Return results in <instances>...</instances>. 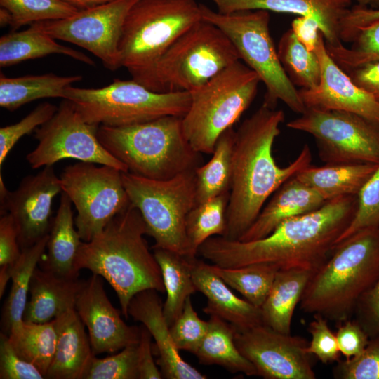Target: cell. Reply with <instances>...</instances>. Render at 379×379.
<instances>
[{
    "label": "cell",
    "instance_id": "obj_42",
    "mask_svg": "<svg viewBox=\"0 0 379 379\" xmlns=\"http://www.w3.org/2000/svg\"><path fill=\"white\" fill-rule=\"evenodd\" d=\"M357 198L356 213L338 238L336 245L361 230L379 226V164L361 189Z\"/></svg>",
    "mask_w": 379,
    "mask_h": 379
},
{
    "label": "cell",
    "instance_id": "obj_24",
    "mask_svg": "<svg viewBox=\"0 0 379 379\" xmlns=\"http://www.w3.org/2000/svg\"><path fill=\"white\" fill-rule=\"evenodd\" d=\"M57 334L55 354L45 378L81 379L94 355L85 325L75 309L53 319Z\"/></svg>",
    "mask_w": 379,
    "mask_h": 379
},
{
    "label": "cell",
    "instance_id": "obj_38",
    "mask_svg": "<svg viewBox=\"0 0 379 379\" xmlns=\"http://www.w3.org/2000/svg\"><path fill=\"white\" fill-rule=\"evenodd\" d=\"M230 192L197 204L188 214L186 232L193 253L208 239L223 236L226 229V211Z\"/></svg>",
    "mask_w": 379,
    "mask_h": 379
},
{
    "label": "cell",
    "instance_id": "obj_43",
    "mask_svg": "<svg viewBox=\"0 0 379 379\" xmlns=\"http://www.w3.org/2000/svg\"><path fill=\"white\" fill-rule=\"evenodd\" d=\"M208 329V321L199 316L190 297L185 301L180 316L170 326L172 338L179 350L196 354Z\"/></svg>",
    "mask_w": 379,
    "mask_h": 379
},
{
    "label": "cell",
    "instance_id": "obj_10",
    "mask_svg": "<svg viewBox=\"0 0 379 379\" xmlns=\"http://www.w3.org/2000/svg\"><path fill=\"white\" fill-rule=\"evenodd\" d=\"M81 117L97 126H122L161 117H184L191 102L190 92L158 93L135 81L114 79L98 88H66L65 97Z\"/></svg>",
    "mask_w": 379,
    "mask_h": 379
},
{
    "label": "cell",
    "instance_id": "obj_7",
    "mask_svg": "<svg viewBox=\"0 0 379 379\" xmlns=\"http://www.w3.org/2000/svg\"><path fill=\"white\" fill-rule=\"evenodd\" d=\"M260 79L241 60L190 92L182 117L186 138L199 153L212 154L219 137L239 119L257 95Z\"/></svg>",
    "mask_w": 379,
    "mask_h": 379
},
{
    "label": "cell",
    "instance_id": "obj_32",
    "mask_svg": "<svg viewBox=\"0 0 379 379\" xmlns=\"http://www.w3.org/2000/svg\"><path fill=\"white\" fill-rule=\"evenodd\" d=\"M166 293L163 312L170 326L181 314L185 301L197 289L193 281L190 258L161 248L153 247Z\"/></svg>",
    "mask_w": 379,
    "mask_h": 379
},
{
    "label": "cell",
    "instance_id": "obj_22",
    "mask_svg": "<svg viewBox=\"0 0 379 379\" xmlns=\"http://www.w3.org/2000/svg\"><path fill=\"white\" fill-rule=\"evenodd\" d=\"M190 263L197 291L207 299V304L203 308L205 313L220 317L237 331L263 324L260 308L237 296L213 271L211 265L196 257L190 258Z\"/></svg>",
    "mask_w": 379,
    "mask_h": 379
},
{
    "label": "cell",
    "instance_id": "obj_40",
    "mask_svg": "<svg viewBox=\"0 0 379 379\" xmlns=\"http://www.w3.org/2000/svg\"><path fill=\"white\" fill-rule=\"evenodd\" d=\"M0 5L11 13L10 26L13 30L28 24L64 18L79 11L62 0H0Z\"/></svg>",
    "mask_w": 379,
    "mask_h": 379
},
{
    "label": "cell",
    "instance_id": "obj_11",
    "mask_svg": "<svg viewBox=\"0 0 379 379\" xmlns=\"http://www.w3.org/2000/svg\"><path fill=\"white\" fill-rule=\"evenodd\" d=\"M239 60L225 34L202 19L185 32L159 60L152 91L191 92Z\"/></svg>",
    "mask_w": 379,
    "mask_h": 379
},
{
    "label": "cell",
    "instance_id": "obj_41",
    "mask_svg": "<svg viewBox=\"0 0 379 379\" xmlns=\"http://www.w3.org/2000/svg\"><path fill=\"white\" fill-rule=\"evenodd\" d=\"M81 379H139L138 343L102 359L93 355Z\"/></svg>",
    "mask_w": 379,
    "mask_h": 379
},
{
    "label": "cell",
    "instance_id": "obj_50",
    "mask_svg": "<svg viewBox=\"0 0 379 379\" xmlns=\"http://www.w3.org/2000/svg\"><path fill=\"white\" fill-rule=\"evenodd\" d=\"M357 320L369 338L379 334V279L359 300L356 310Z\"/></svg>",
    "mask_w": 379,
    "mask_h": 379
},
{
    "label": "cell",
    "instance_id": "obj_12",
    "mask_svg": "<svg viewBox=\"0 0 379 379\" xmlns=\"http://www.w3.org/2000/svg\"><path fill=\"white\" fill-rule=\"evenodd\" d=\"M79 161L60 175L62 192L75 206L74 223L83 241H91L131 202L122 180V171L107 165Z\"/></svg>",
    "mask_w": 379,
    "mask_h": 379
},
{
    "label": "cell",
    "instance_id": "obj_34",
    "mask_svg": "<svg viewBox=\"0 0 379 379\" xmlns=\"http://www.w3.org/2000/svg\"><path fill=\"white\" fill-rule=\"evenodd\" d=\"M235 131H225L218 139L211 159L195 169L197 204L230 190Z\"/></svg>",
    "mask_w": 379,
    "mask_h": 379
},
{
    "label": "cell",
    "instance_id": "obj_25",
    "mask_svg": "<svg viewBox=\"0 0 379 379\" xmlns=\"http://www.w3.org/2000/svg\"><path fill=\"white\" fill-rule=\"evenodd\" d=\"M82 280L58 277L36 267L31 279L30 299L22 319L42 324L51 321L69 310L74 309Z\"/></svg>",
    "mask_w": 379,
    "mask_h": 379
},
{
    "label": "cell",
    "instance_id": "obj_4",
    "mask_svg": "<svg viewBox=\"0 0 379 379\" xmlns=\"http://www.w3.org/2000/svg\"><path fill=\"white\" fill-rule=\"evenodd\" d=\"M379 279V226L361 230L335 247L311 277L300 301L307 313L340 323Z\"/></svg>",
    "mask_w": 379,
    "mask_h": 379
},
{
    "label": "cell",
    "instance_id": "obj_36",
    "mask_svg": "<svg viewBox=\"0 0 379 379\" xmlns=\"http://www.w3.org/2000/svg\"><path fill=\"white\" fill-rule=\"evenodd\" d=\"M279 60L291 82L300 89L317 88L321 81V65L315 51L308 50L289 29L279 41Z\"/></svg>",
    "mask_w": 379,
    "mask_h": 379
},
{
    "label": "cell",
    "instance_id": "obj_13",
    "mask_svg": "<svg viewBox=\"0 0 379 379\" xmlns=\"http://www.w3.org/2000/svg\"><path fill=\"white\" fill-rule=\"evenodd\" d=\"M287 126L312 135L326 164H379V124L360 115L307 107Z\"/></svg>",
    "mask_w": 379,
    "mask_h": 379
},
{
    "label": "cell",
    "instance_id": "obj_27",
    "mask_svg": "<svg viewBox=\"0 0 379 379\" xmlns=\"http://www.w3.org/2000/svg\"><path fill=\"white\" fill-rule=\"evenodd\" d=\"M378 164L339 163L323 166H307L295 177L316 190L327 201L348 195H358Z\"/></svg>",
    "mask_w": 379,
    "mask_h": 379
},
{
    "label": "cell",
    "instance_id": "obj_53",
    "mask_svg": "<svg viewBox=\"0 0 379 379\" xmlns=\"http://www.w3.org/2000/svg\"><path fill=\"white\" fill-rule=\"evenodd\" d=\"M353 82L379 100V61L345 71Z\"/></svg>",
    "mask_w": 379,
    "mask_h": 379
},
{
    "label": "cell",
    "instance_id": "obj_9",
    "mask_svg": "<svg viewBox=\"0 0 379 379\" xmlns=\"http://www.w3.org/2000/svg\"><path fill=\"white\" fill-rule=\"evenodd\" d=\"M195 170L164 180L122 172L131 204L140 211L153 247L194 258L186 232V220L197 205Z\"/></svg>",
    "mask_w": 379,
    "mask_h": 379
},
{
    "label": "cell",
    "instance_id": "obj_48",
    "mask_svg": "<svg viewBox=\"0 0 379 379\" xmlns=\"http://www.w3.org/2000/svg\"><path fill=\"white\" fill-rule=\"evenodd\" d=\"M0 378L43 379L44 376L32 364L22 359L13 348L8 335L0 333Z\"/></svg>",
    "mask_w": 379,
    "mask_h": 379
},
{
    "label": "cell",
    "instance_id": "obj_15",
    "mask_svg": "<svg viewBox=\"0 0 379 379\" xmlns=\"http://www.w3.org/2000/svg\"><path fill=\"white\" fill-rule=\"evenodd\" d=\"M138 0H113L79 10L68 17L30 26L56 40L79 46L98 58L111 71L121 67L119 44L125 19Z\"/></svg>",
    "mask_w": 379,
    "mask_h": 379
},
{
    "label": "cell",
    "instance_id": "obj_6",
    "mask_svg": "<svg viewBox=\"0 0 379 379\" xmlns=\"http://www.w3.org/2000/svg\"><path fill=\"white\" fill-rule=\"evenodd\" d=\"M202 20L196 0H138L130 9L119 44L121 67L152 91L156 66L171 45Z\"/></svg>",
    "mask_w": 379,
    "mask_h": 379
},
{
    "label": "cell",
    "instance_id": "obj_19",
    "mask_svg": "<svg viewBox=\"0 0 379 379\" xmlns=\"http://www.w3.org/2000/svg\"><path fill=\"white\" fill-rule=\"evenodd\" d=\"M315 52L321 65L320 84L313 90H298L306 108L349 112L379 124V100L355 84L331 57L322 33Z\"/></svg>",
    "mask_w": 379,
    "mask_h": 379
},
{
    "label": "cell",
    "instance_id": "obj_14",
    "mask_svg": "<svg viewBox=\"0 0 379 379\" xmlns=\"http://www.w3.org/2000/svg\"><path fill=\"white\" fill-rule=\"evenodd\" d=\"M98 127L86 122L72 103L64 99L54 115L35 130L38 145L27 154L26 160L33 169L73 159L128 172L126 166L100 143Z\"/></svg>",
    "mask_w": 379,
    "mask_h": 379
},
{
    "label": "cell",
    "instance_id": "obj_46",
    "mask_svg": "<svg viewBox=\"0 0 379 379\" xmlns=\"http://www.w3.org/2000/svg\"><path fill=\"white\" fill-rule=\"evenodd\" d=\"M22 253L18 232L11 215L8 213L0 218V297L11 279L13 267Z\"/></svg>",
    "mask_w": 379,
    "mask_h": 379
},
{
    "label": "cell",
    "instance_id": "obj_26",
    "mask_svg": "<svg viewBox=\"0 0 379 379\" xmlns=\"http://www.w3.org/2000/svg\"><path fill=\"white\" fill-rule=\"evenodd\" d=\"M72 202L61 192L59 207L53 219L46 244L47 254L39 267L67 279H77V255L83 241L76 228Z\"/></svg>",
    "mask_w": 379,
    "mask_h": 379
},
{
    "label": "cell",
    "instance_id": "obj_16",
    "mask_svg": "<svg viewBox=\"0 0 379 379\" xmlns=\"http://www.w3.org/2000/svg\"><path fill=\"white\" fill-rule=\"evenodd\" d=\"M235 344L265 379H315L309 343L260 324L234 332Z\"/></svg>",
    "mask_w": 379,
    "mask_h": 379
},
{
    "label": "cell",
    "instance_id": "obj_1",
    "mask_svg": "<svg viewBox=\"0 0 379 379\" xmlns=\"http://www.w3.org/2000/svg\"><path fill=\"white\" fill-rule=\"evenodd\" d=\"M357 205V195L339 197L315 211L282 222L268 235L256 240L212 237L199 246L197 253L220 267L265 263L279 270L300 269L314 274L331 255Z\"/></svg>",
    "mask_w": 379,
    "mask_h": 379
},
{
    "label": "cell",
    "instance_id": "obj_55",
    "mask_svg": "<svg viewBox=\"0 0 379 379\" xmlns=\"http://www.w3.org/2000/svg\"><path fill=\"white\" fill-rule=\"evenodd\" d=\"M78 10L88 8L109 3L113 0H62Z\"/></svg>",
    "mask_w": 379,
    "mask_h": 379
},
{
    "label": "cell",
    "instance_id": "obj_5",
    "mask_svg": "<svg viewBox=\"0 0 379 379\" xmlns=\"http://www.w3.org/2000/svg\"><path fill=\"white\" fill-rule=\"evenodd\" d=\"M97 136L102 146L123 163L128 172L164 180L201 166L183 131L182 117L168 115L122 126L100 125Z\"/></svg>",
    "mask_w": 379,
    "mask_h": 379
},
{
    "label": "cell",
    "instance_id": "obj_31",
    "mask_svg": "<svg viewBox=\"0 0 379 379\" xmlns=\"http://www.w3.org/2000/svg\"><path fill=\"white\" fill-rule=\"evenodd\" d=\"M207 332L195 354L204 365H218L233 373L258 376L254 366L238 350L234 342L235 328L220 317L212 314Z\"/></svg>",
    "mask_w": 379,
    "mask_h": 379
},
{
    "label": "cell",
    "instance_id": "obj_29",
    "mask_svg": "<svg viewBox=\"0 0 379 379\" xmlns=\"http://www.w3.org/2000/svg\"><path fill=\"white\" fill-rule=\"evenodd\" d=\"M55 40L31 26L25 30H14L3 35L0 38V67H9L51 54L67 55L86 65H95V62L87 55Z\"/></svg>",
    "mask_w": 379,
    "mask_h": 379
},
{
    "label": "cell",
    "instance_id": "obj_8",
    "mask_svg": "<svg viewBox=\"0 0 379 379\" xmlns=\"http://www.w3.org/2000/svg\"><path fill=\"white\" fill-rule=\"evenodd\" d=\"M201 17L220 29L236 48L240 60L253 70L264 83L263 103L275 108L279 100L292 111L306 110L298 90L286 73L270 31V15L264 10L220 13L200 4Z\"/></svg>",
    "mask_w": 379,
    "mask_h": 379
},
{
    "label": "cell",
    "instance_id": "obj_52",
    "mask_svg": "<svg viewBox=\"0 0 379 379\" xmlns=\"http://www.w3.org/2000/svg\"><path fill=\"white\" fill-rule=\"evenodd\" d=\"M152 338L147 328L142 326L138 343L139 379L163 378L162 373L157 366L152 356Z\"/></svg>",
    "mask_w": 379,
    "mask_h": 379
},
{
    "label": "cell",
    "instance_id": "obj_28",
    "mask_svg": "<svg viewBox=\"0 0 379 379\" xmlns=\"http://www.w3.org/2000/svg\"><path fill=\"white\" fill-rule=\"evenodd\" d=\"M312 272L300 269L277 272L270 293L260 307L263 324L283 333H291L295 307Z\"/></svg>",
    "mask_w": 379,
    "mask_h": 379
},
{
    "label": "cell",
    "instance_id": "obj_47",
    "mask_svg": "<svg viewBox=\"0 0 379 379\" xmlns=\"http://www.w3.org/2000/svg\"><path fill=\"white\" fill-rule=\"evenodd\" d=\"M308 331L311 340L307 352L314 355L324 364H329L340 360V352L336 335L328 325V319L319 314H314L313 320L309 324Z\"/></svg>",
    "mask_w": 379,
    "mask_h": 379
},
{
    "label": "cell",
    "instance_id": "obj_23",
    "mask_svg": "<svg viewBox=\"0 0 379 379\" xmlns=\"http://www.w3.org/2000/svg\"><path fill=\"white\" fill-rule=\"evenodd\" d=\"M325 202L316 190L295 175L274 192L253 223L238 240L248 241L262 238L282 222L315 211Z\"/></svg>",
    "mask_w": 379,
    "mask_h": 379
},
{
    "label": "cell",
    "instance_id": "obj_51",
    "mask_svg": "<svg viewBox=\"0 0 379 379\" xmlns=\"http://www.w3.org/2000/svg\"><path fill=\"white\" fill-rule=\"evenodd\" d=\"M379 18V8L355 4L341 22L340 37L342 41L352 42L355 32L360 27Z\"/></svg>",
    "mask_w": 379,
    "mask_h": 379
},
{
    "label": "cell",
    "instance_id": "obj_45",
    "mask_svg": "<svg viewBox=\"0 0 379 379\" xmlns=\"http://www.w3.org/2000/svg\"><path fill=\"white\" fill-rule=\"evenodd\" d=\"M333 368L336 379H379V334L370 338L358 356L339 360Z\"/></svg>",
    "mask_w": 379,
    "mask_h": 379
},
{
    "label": "cell",
    "instance_id": "obj_33",
    "mask_svg": "<svg viewBox=\"0 0 379 379\" xmlns=\"http://www.w3.org/2000/svg\"><path fill=\"white\" fill-rule=\"evenodd\" d=\"M48 239V234L31 247L22 250L13 267L12 285L2 308L1 320V332L6 335L23 321L31 279L46 249Z\"/></svg>",
    "mask_w": 379,
    "mask_h": 379
},
{
    "label": "cell",
    "instance_id": "obj_17",
    "mask_svg": "<svg viewBox=\"0 0 379 379\" xmlns=\"http://www.w3.org/2000/svg\"><path fill=\"white\" fill-rule=\"evenodd\" d=\"M61 192L60 177L53 166H46L37 174L25 177L15 190L8 192L0 203L1 215L8 213L11 215L21 250L48 234L53 219V201Z\"/></svg>",
    "mask_w": 379,
    "mask_h": 379
},
{
    "label": "cell",
    "instance_id": "obj_37",
    "mask_svg": "<svg viewBox=\"0 0 379 379\" xmlns=\"http://www.w3.org/2000/svg\"><path fill=\"white\" fill-rule=\"evenodd\" d=\"M213 271L231 288L239 292L246 300L260 308L272 286L277 267L257 263L235 268L211 265Z\"/></svg>",
    "mask_w": 379,
    "mask_h": 379
},
{
    "label": "cell",
    "instance_id": "obj_49",
    "mask_svg": "<svg viewBox=\"0 0 379 379\" xmlns=\"http://www.w3.org/2000/svg\"><path fill=\"white\" fill-rule=\"evenodd\" d=\"M335 335L340 352L346 359L359 355L370 339L361 324L350 319L338 323Z\"/></svg>",
    "mask_w": 379,
    "mask_h": 379
},
{
    "label": "cell",
    "instance_id": "obj_21",
    "mask_svg": "<svg viewBox=\"0 0 379 379\" xmlns=\"http://www.w3.org/2000/svg\"><path fill=\"white\" fill-rule=\"evenodd\" d=\"M220 13L248 10H264L311 18L317 21L325 44H342L340 37L342 20L352 7L353 0H211Z\"/></svg>",
    "mask_w": 379,
    "mask_h": 379
},
{
    "label": "cell",
    "instance_id": "obj_3",
    "mask_svg": "<svg viewBox=\"0 0 379 379\" xmlns=\"http://www.w3.org/2000/svg\"><path fill=\"white\" fill-rule=\"evenodd\" d=\"M144 234L145 223L131 204L91 241H83L76 258L78 272L87 269L111 285L126 319L130 302L138 293L147 289L165 292L159 265Z\"/></svg>",
    "mask_w": 379,
    "mask_h": 379
},
{
    "label": "cell",
    "instance_id": "obj_18",
    "mask_svg": "<svg viewBox=\"0 0 379 379\" xmlns=\"http://www.w3.org/2000/svg\"><path fill=\"white\" fill-rule=\"evenodd\" d=\"M74 309L88 328L94 355L112 354L139 343L142 326H128L122 320L109 301L100 275L93 274L83 281Z\"/></svg>",
    "mask_w": 379,
    "mask_h": 379
},
{
    "label": "cell",
    "instance_id": "obj_56",
    "mask_svg": "<svg viewBox=\"0 0 379 379\" xmlns=\"http://www.w3.org/2000/svg\"><path fill=\"white\" fill-rule=\"evenodd\" d=\"M11 13L6 8L1 7L0 8L1 26L5 27L6 25H11Z\"/></svg>",
    "mask_w": 379,
    "mask_h": 379
},
{
    "label": "cell",
    "instance_id": "obj_44",
    "mask_svg": "<svg viewBox=\"0 0 379 379\" xmlns=\"http://www.w3.org/2000/svg\"><path fill=\"white\" fill-rule=\"evenodd\" d=\"M58 107L50 102H44L18 122L0 128V166L6 157L24 135L30 133L48 121L55 113Z\"/></svg>",
    "mask_w": 379,
    "mask_h": 379
},
{
    "label": "cell",
    "instance_id": "obj_2",
    "mask_svg": "<svg viewBox=\"0 0 379 379\" xmlns=\"http://www.w3.org/2000/svg\"><path fill=\"white\" fill-rule=\"evenodd\" d=\"M284 120L282 110L262 103L235 131L226 229L222 237L238 240L255 220L269 197L310 165L307 145L288 166L276 164L272 147Z\"/></svg>",
    "mask_w": 379,
    "mask_h": 379
},
{
    "label": "cell",
    "instance_id": "obj_20",
    "mask_svg": "<svg viewBox=\"0 0 379 379\" xmlns=\"http://www.w3.org/2000/svg\"><path fill=\"white\" fill-rule=\"evenodd\" d=\"M158 291L147 289L138 293L131 300L128 315L141 322L154 339L163 378L206 379L196 368L180 356L171 336L163 312Z\"/></svg>",
    "mask_w": 379,
    "mask_h": 379
},
{
    "label": "cell",
    "instance_id": "obj_35",
    "mask_svg": "<svg viewBox=\"0 0 379 379\" xmlns=\"http://www.w3.org/2000/svg\"><path fill=\"white\" fill-rule=\"evenodd\" d=\"M8 335L15 352L35 366L45 378L55 350L57 334L53 320L42 324L23 321Z\"/></svg>",
    "mask_w": 379,
    "mask_h": 379
},
{
    "label": "cell",
    "instance_id": "obj_54",
    "mask_svg": "<svg viewBox=\"0 0 379 379\" xmlns=\"http://www.w3.org/2000/svg\"><path fill=\"white\" fill-rule=\"evenodd\" d=\"M291 29L300 43L308 50L315 51L321 34L316 20L299 16L292 22Z\"/></svg>",
    "mask_w": 379,
    "mask_h": 379
},
{
    "label": "cell",
    "instance_id": "obj_39",
    "mask_svg": "<svg viewBox=\"0 0 379 379\" xmlns=\"http://www.w3.org/2000/svg\"><path fill=\"white\" fill-rule=\"evenodd\" d=\"M350 48L343 44L332 46L325 44L331 57L345 71L379 61V18L359 28Z\"/></svg>",
    "mask_w": 379,
    "mask_h": 379
},
{
    "label": "cell",
    "instance_id": "obj_30",
    "mask_svg": "<svg viewBox=\"0 0 379 379\" xmlns=\"http://www.w3.org/2000/svg\"><path fill=\"white\" fill-rule=\"evenodd\" d=\"M81 75L59 76L53 73L8 77L0 75V106L15 111L41 98L65 97L67 87L80 81Z\"/></svg>",
    "mask_w": 379,
    "mask_h": 379
},
{
    "label": "cell",
    "instance_id": "obj_57",
    "mask_svg": "<svg viewBox=\"0 0 379 379\" xmlns=\"http://www.w3.org/2000/svg\"><path fill=\"white\" fill-rule=\"evenodd\" d=\"M357 4L373 8H379V0H353Z\"/></svg>",
    "mask_w": 379,
    "mask_h": 379
}]
</instances>
